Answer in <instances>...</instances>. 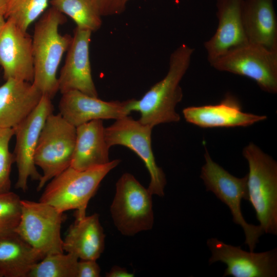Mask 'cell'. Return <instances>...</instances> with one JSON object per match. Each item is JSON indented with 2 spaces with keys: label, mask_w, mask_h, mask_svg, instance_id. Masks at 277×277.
<instances>
[{
  "label": "cell",
  "mask_w": 277,
  "mask_h": 277,
  "mask_svg": "<svg viewBox=\"0 0 277 277\" xmlns=\"http://www.w3.org/2000/svg\"><path fill=\"white\" fill-rule=\"evenodd\" d=\"M193 52L188 45H181L170 55L165 76L140 100L130 99L129 109L140 113L139 122L153 128L161 124L180 120L175 111L176 106L183 98L180 84L189 68Z\"/></svg>",
  "instance_id": "obj_1"
},
{
  "label": "cell",
  "mask_w": 277,
  "mask_h": 277,
  "mask_svg": "<svg viewBox=\"0 0 277 277\" xmlns=\"http://www.w3.org/2000/svg\"><path fill=\"white\" fill-rule=\"evenodd\" d=\"M51 6L36 23L32 37L34 77L32 83L43 95L52 99L58 91L57 72L64 53L72 37L61 34L65 17Z\"/></svg>",
  "instance_id": "obj_2"
},
{
  "label": "cell",
  "mask_w": 277,
  "mask_h": 277,
  "mask_svg": "<svg viewBox=\"0 0 277 277\" xmlns=\"http://www.w3.org/2000/svg\"><path fill=\"white\" fill-rule=\"evenodd\" d=\"M120 161L118 159L112 160L106 164L84 170L70 166L51 180L39 201L63 213L75 210L76 219H82L86 216L88 203L102 181Z\"/></svg>",
  "instance_id": "obj_3"
},
{
  "label": "cell",
  "mask_w": 277,
  "mask_h": 277,
  "mask_svg": "<svg viewBox=\"0 0 277 277\" xmlns=\"http://www.w3.org/2000/svg\"><path fill=\"white\" fill-rule=\"evenodd\" d=\"M247 161L249 201L264 233L277 235V163L251 142L243 150Z\"/></svg>",
  "instance_id": "obj_4"
},
{
  "label": "cell",
  "mask_w": 277,
  "mask_h": 277,
  "mask_svg": "<svg viewBox=\"0 0 277 277\" xmlns=\"http://www.w3.org/2000/svg\"><path fill=\"white\" fill-rule=\"evenodd\" d=\"M76 127L59 113L50 114L41 132L34 154V162L43 171L37 187L46 184L70 166L75 147Z\"/></svg>",
  "instance_id": "obj_5"
},
{
  "label": "cell",
  "mask_w": 277,
  "mask_h": 277,
  "mask_svg": "<svg viewBox=\"0 0 277 277\" xmlns=\"http://www.w3.org/2000/svg\"><path fill=\"white\" fill-rule=\"evenodd\" d=\"M204 158L205 162L201 168L200 177L206 191L213 193L228 207L233 222L240 225L244 230L245 244L250 251H254L260 237L264 232L260 225L248 223L242 212V200L249 201L247 174L241 178L231 174L212 160L206 148Z\"/></svg>",
  "instance_id": "obj_6"
},
{
  "label": "cell",
  "mask_w": 277,
  "mask_h": 277,
  "mask_svg": "<svg viewBox=\"0 0 277 277\" xmlns=\"http://www.w3.org/2000/svg\"><path fill=\"white\" fill-rule=\"evenodd\" d=\"M152 195L129 173H124L118 180L110 212L123 235L132 236L151 229L154 223Z\"/></svg>",
  "instance_id": "obj_7"
},
{
  "label": "cell",
  "mask_w": 277,
  "mask_h": 277,
  "mask_svg": "<svg viewBox=\"0 0 277 277\" xmlns=\"http://www.w3.org/2000/svg\"><path fill=\"white\" fill-rule=\"evenodd\" d=\"M210 65L217 70L249 78L265 92H277V50L246 43L228 50Z\"/></svg>",
  "instance_id": "obj_8"
},
{
  "label": "cell",
  "mask_w": 277,
  "mask_h": 277,
  "mask_svg": "<svg viewBox=\"0 0 277 277\" xmlns=\"http://www.w3.org/2000/svg\"><path fill=\"white\" fill-rule=\"evenodd\" d=\"M21 219L14 231L44 256L63 253V212L41 201L21 200Z\"/></svg>",
  "instance_id": "obj_9"
},
{
  "label": "cell",
  "mask_w": 277,
  "mask_h": 277,
  "mask_svg": "<svg viewBox=\"0 0 277 277\" xmlns=\"http://www.w3.org/2000/svg\"><path fill=\"white\" fill-rule=\"evenodd\" d=\"M152 128L143 124L129 115L115 120L105 127L106 143L110 148L122 145L133 151L143 161L150 177L148 190L152 195L164 196L166 185L165 174L156 163L151 146Z\"/></svg>",
  "instance_id": "obj_10"
},
{
  "label": "cell",
  "mask_w": 277,
  "mask_h": 277,
  "mask_svg": "<svg viewBox=\"0 0 277 277\" xmlns=\"http://www.w3.org/2000/svg\"><path fill=\"white\" fill-rule=\"evenodd\" d=\"M53 111L51 99L43 95L35 109L13 128L16 137L13 155L17 168V189L25 191L29 178L38 181L41 179L34 162V154L42 129Z\"/></svg>",
  "instance_id": "obj_11"
},
{
  "label": "cell",
  "mask_w": 277,
  "mask_h": 277,
  "mask_svg": "<svg viewBox=\"0 0 277 277\" xmlns=\"http://www.w3.org/2000/svg\"><path fill=\"white\" fill-rule=\"evenodd\" d=\"M207 245L211 251L209 264L221 262L226 265L223 276H277V249L262 252H247L216 238H209Z\"/></svg>",
  "instance_id": "obj_12"
},
{
  "label": "cell",
  "mask_w": 277,
  "mask_h": 277,
  "mask_svg": "<svg viewBox=\"0 0 277 277\" xmlns=\"http://www.w3.org/2000/svg\"><path fill=\"white\" fill-rule=\"evenodd\" d=\"M0 65L6 80L33 81L32 38L10 19L0 32Z\"/></svg>",
  "instance_id": "obj_13"
},
{
  "label": "cell",
  "mask_w": 277,
  "mask_h": 277,
  "mask_svg": "<svg viewBox=\"0 0 277 277\" xmlns=\"http://www.w3.org/2000/svg\"><path fill=\"white\" fill-rule=\"evenodd\" d=\"M92 32L76 28L68 49L65 64L58 78V91L63 94L75 90L98 97L93 82L89 55Z\"/></svg>",
  "instance_id": "obj_14"
},
{
  "label": "cell",
  "mask_w": 277,
  "mask_h": 277,
  "mask_svg": "<svg viewBox=\"0 0 277 277\" xmlns=\"http://www.w3.org/2000/svg\"><path fill=\"white\" fill-rule=\"evenodd\" d=\"M130 102L105 101L73 90L62 94L58 108L63 117L77 127L94 120H116L129 115Z\"/></svg>",
  "instance_id": "obj_15"
},
{
  "label": "cell",
  "mask_w": 277,
  "mask_h": 277,
  "mask_svg": "<svg viewBox=\"0 0 277 277\" xmlns=\"http://www.w3.org/2000/svg\"><path fill=\"white\" fill-rule=\"evenodd\" d=\"M183 114L188 123L204 128L248 127L267 118L243 112L238 99L230 93L218 104L186 107Z\"/></svg>",
  "instance_id": "obj_16"
},
{
  "label": "cell",
  "mask_w": 277,
  "mask_h": 277,
  "mask_svg": "<svg viewBox=\"0 0 277 277\" xmlns=\"http://www.w3.org/2000/svg\"><path fill=\"white\" fill-rule=\"evenodd\" d=\"M243 2L216 0L217 27L204 43L210 64L230 49L248 43L242 24Z\"/></svg>",
  "instance_id": "obj_17"
},
{
  "label": "cell",
  "mask_w": 277,
  "mask_h": 277,
  "mask_svg": "<svg viewBox=\"0 0 277 277\" xmlns=\"http://www.w3.org/2000/svg\"><path fill=\"white\" fill-rule=\"evenodd\" d=\"M6 81L0 87V127L13 128L35 109L43 94L32 82Z\"/></svg>",
  "instance_id": "obj_18"
},
{
  "label": "cell",
  "mask_w": 277,
  "mask_h": 277,
  "mask_svg": "<svg viewBox=\"0 0 277 277\" xmlns=\"http://www.w3.org/2000/svg\"><path fill=\"white\" fill-rule=\"evenodd\" d=\"M242 19L248 43L277 50V19L273 0H243Z\"/></svg>",
  "instance_id": "obj_19"
},
{
  "label": "cell",
  "mask_w": 277,
  "mask_h": 277,
  "mask_svg": "<svg viewBox=\"0 0 277 277\" xmlns=\"http://www.w3.org/2000/svg\"><path fill=\"white\" fill-rule=\"evenodd\" d=\"M76 135L70 167L84 170L110 162L109 147L103 120H94L76 127Z\"/></svg>",
  "instance_id": "obj_20"
},
{
  "label": "cell",
  "mask_w": 277,
  "mask_h": 277,
  "mask_svg": "<svg viewBox=\"0 0 277 277\" xmlns=\"http://www.w3.org/2000/svg\"><path fill=\"white\" fill-rule=\"evenodd\" d=\"M105 234L99 215L76 219L63 240L64 251L76 255L80 260H97L105 248Z\"/></svg>",
  "instance_id": "obj_21"
},
{
  "label": "cell",
  "mask_w": 277,
  "mask_h": 277,
  "mask_svg": "<svg viewBox=\"0 0 277 277\" xmlns=\"http://www.w3.org/2000/svg\"><path fill=\"white\" fill-rule=\"evenodd\" d=\"M44 257L14 231L0 234V277H28Z\"/></svg>",
  "instance_id": "obj_22"
},
{
  "label": "cell",
  "mask_w": 277,
  "mask_h": 277,
  "mask_svg": "<svg viewBox=\"0 0 277 277\" xmlns=\"http://www.w3.org/2000/svg\"><path fill=\"white\" fill-rule=\"evenodd\" d=\"M51 4L72 19L78 28L92 32L101 27V16L91 0H51Z\"/></svg>",
  "instance_id": "obj_23"
},
{
  "label": "cell",
  "mask_w": 277,
  "mask_h": 277,
  "mask_svg": "<svg viewBox=\"0 0 277 277\" xmlns=\"http://www.w3.org/2000/svg\"><path fill=\"white\" fill-rule=\"evenodd\" d=\"M78 262L71 253L48 254L33 266L28 277H76Z\"/></svg>",
  "instance_id": "obj_24"
},
{
  "label": "cell",
  "mask_w": 277,
  "mask_h": 277,
  "mask_svg": "<svg viewBox=\"0 0 277 277\" xmlns=\"http://www.w3.org/2000/svg\"><path fill=\"white\" fill-rule=\"evenodd\" d=\"M49 1L9 0L5 17L27 32L30 25L44 12Z\"/></svg>",
  "instance_id": "obj_25"
},
{
  "label": "cell",
  "mask_w": 277,
  "mask_h": 277,
  "mask_svg": "<svg viewBox=\"0 0 277 277\" xmlns=\"http://www.w3.org/2000/svg\"><path fill=\"white\" fill-rule=\"evenodd\" d=\"M21 200L13 192L0 193V234L14 231L21 216Z\"/></svg>",
  "instance_id": "obj_26"
},
{
  "label": "cell",
  "mask_w": 277,
  "mask_h": 277,
  "mask_svg": "<svg viewBox=\"0 0 277 277\" xmlns=\"http://www.w3.org/2000/svg\"><path fill=\"white\" fill-rule=\"evenodd\" d=\"M14 133L13 128L0 127V193L10 191L11 188L10 173L15 160L9 144Z\"/></svg>",
  "instance_id": "obj_27"
},
{
  "label": "cell",
  "mask_w": 277,
  "mask_h": 277,
  "mask_svg": "<svg viewBox=\"0 0 277 277\" xmlns=\"http://www.w3.org/2000/svg\"><path fill=\"white\" fill-rule=\"evenodd\" d=\"M96 10L102 17L122 13L125 9V0H91Z\"/></svg>",
  "instance_id": "obj_28"
},
{
  "label": "cell",
  "mask_w": 277,
  "mask_h": 277,
  "mask_svg": "<svg viewBox=\"0 0 277 277\" xmlns=\"http://www.w3.org/2000/svg\"><path fill=\"white\" fill-rule=\"evenodd\" d=\"M101 268L96 260H81L77 266L76 277H98Z\"/></svg>",
  "instance_id": "obj_29"
},
{
  "label": "cell",
  "mask_w": 277,
  "mask_h": 277,
  "mask_svg": "<svg viewBox=\"0 0 277 277\" xmlns=\"http://www.w3.org/2000/svg\"><path fill=\"white\" fill-rule=\"evenodd\" d=\"M106 276L107 277H133L134 274L129 272L125 268L114 266L106 273Z\"/></svg>",
  "instance_id": "obj_30"
},
{
  "label": "cell",
  "mask_w": 277,
  "mask_h": 277,
  "mask_svg": "<svg viewBox=\"0 0 277 277\" xmlns=\"http://www.w3.org/2000/svg\"><path fill=\"white\" fill-rule=\"evenodd\" d=\"M9 0H0V14L5 16Z\"/></svg>",
  "instance_id": "obj_31"
},
{
  "label": "cell",
  "mask_w": 277,
  "mask_h": 277,
  "mask_svg": "<svg viewBox=\"0 0 277 277\" xmlns=\"http://www.w3.org/2000/svg\"><path fill=\"white\" fill-rule=\"evenodd\" d=\"M5 18V16L0 14V32L6 23V21Z\"/></svg>",
  "instance_id": "obj_32"
},
{
  "label": "cell",
  "mask_w": 277,
  "mask_h": 277,
  "mask_svg": "<svg viewBox=\"0 0 277 277\" xmlns=\"http://www.w3.org/2000/svg\"><path fill=\"white\" fill-rule=\"evenodd\" d=\"M125 1H126V2L127 3V2H128L129 1H130V0H125Z\"/></svg>",
  "instance_id": "obj_33"
}]
</instances>
